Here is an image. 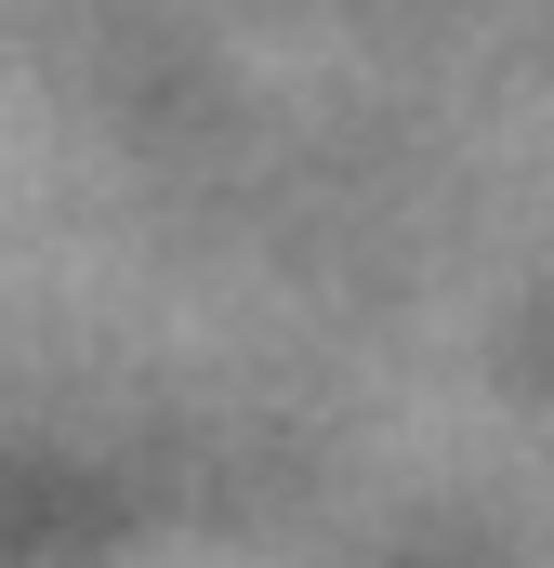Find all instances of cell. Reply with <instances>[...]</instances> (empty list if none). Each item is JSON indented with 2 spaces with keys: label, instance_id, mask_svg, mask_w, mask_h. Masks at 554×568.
Returning a JSON list of instances; mask_svg holds the SVG:
<instances>
[]
</instances>
